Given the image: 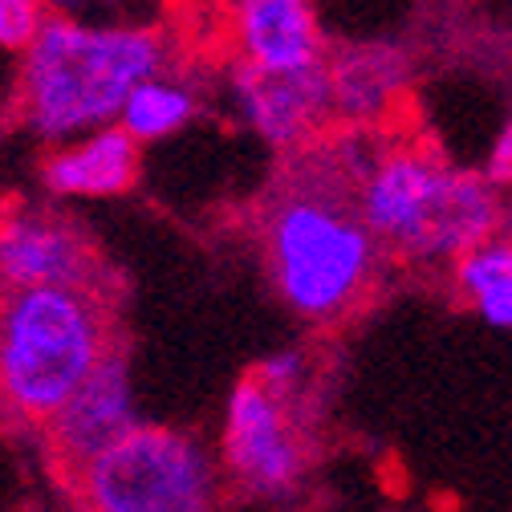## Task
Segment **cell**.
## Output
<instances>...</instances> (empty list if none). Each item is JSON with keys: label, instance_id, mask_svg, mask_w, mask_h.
Returning <instances> with one entry per match:
<instances>
[{"label": "cell", "instance_id": "1", "mask_svg": "<svg viewBox=\"0 0 512 512\" xmlns=\"http://www.w3.org/2000/svg\"><path fill=\"white\" fill-rule=\"evenodd\" d=\"M171 57V29H82L45 17L25 49L17 114L37 139L102 131L135 86L167 74Z\"/></svg>", "mask_w": 512, "mask_h": 512}, {"label": "cell", "instance_id": "2", "mask_svg": "<svg viewBox=\"0 0 512 512\" xmlns=\"http://www.w3.org/2000/svg\"><path fill=\"white\" fill-rule=\"evenodd\" d=\"M114 346L106 293L0 289V415L41 427Z\"/></svg>", "mask_w": 512, "mask_h": 512}, {"label": "cell", "instance_id": "3", "mask_svg": "<svg viewBox=\"0 0 512 512\" xmlns=\"http://www.w3.org/2000/svg\"><path fill=\"white\" fill-rule=\"evenodd\" d=\"M358 216L374 240L419 261H460L500 228L484 175L452 171L423 151L382 155L358 183Z\"/></svg>", "mask_w": 512, "mask_h": 512}, {"label": "cell", "instance_id": "4", "mask_svg": "<svg viewBox=\"0 0 512 512\" xmlns=\"http://www.w3.org/2000/svg\"><path fill=\"white\" fill-rule=\"evenodd\" d=\"M269 265L281 297L309 322L346 313L370 273L374 236L358 216V200H346L330 175L289 187L269 212Z\"/></svg>", "mask_w": 512, "mask_h": 512}, {"label": "cell", "instance_id": "5", "mask_svg": "<svg viewBox=\"0 0 512 512\" xmlns=\"http://www.w3.org/2000/svg\"><path fill=\"white\" fill-rule=\"evenodd\" d=\"M82 512H212L216 476L204 447L171 427H131L70 488Z\"/></svg>", "mask_w": 512, "mask_h": 512}, {"label": "cell", "instance_id": "6", "mask_svg": "<svg viewBox=\"0 0 512 512\" xmlns=\"http://www.w3.org/2000/svg\"><path fill=\"white\" fill-rule=\"evenodd\" d=\"M106 265L94 240L66 216L0 212V289H74L102 293Z\"/></svg>", "mask_w": 512, "mask_h": 512}, {"label": "cell", "instance_id": "7", "mask_svg": "<svg viewBox=\"0 0 512 512\" xmlns=\"http://www.w3.org/2000/svg\"><path fill=\"white\" fill-rule=\"evenodd\" d=\"M45 460L61 492H70L78 476L106 452L114 439L135 427L131 415V378H126V358L114 346L82 387L61 403L45 423Z\"/></svg>", "mask_w": 512, "mask_h": 512}, {"label": "cell", "instance_id": "8", "mask_svg": "<svg viewBox=\"0 0 512 512\" xmlns=\"http://www.w3.org/2000/svg\"><path fill=\"white\" fill-rule=\"evenodd\" d=\"M228 468L252 488H289L305 464L301 443L285 419V403L273 399L252 374L240 378L228 403V431H224Z\"/></svg>", "mask_w": 512, "mask_h": 512}, {"label": "cell", "instance_id": "9", "mask_svg": "<svg viewBox=\"0 0 512 512\" xmlns=\"http://www.w3.org/2000/svg\"><path fill=\"white\" fill-rule=\"evenodd\" d=\"M240 66L261 74H301L322 66V33L309 0H220Z\"/></svg>", "mask_w": 512, "mask_h": 512}, {"label": "cell", "instance_id": "10", "mask_svg": "<svg viewBox=\"0 0 512 512\" xmlns=\"http://www.w3.org/2000/svg\"><path fill=\"white\" fill-rule=\"evenodd\" d=\"M236 102L256 135L285 147L305 139L330 110V82L326 66H313L301 74H261V70H236Z\"/></svg>", "mask_w": 512, "mask_h": 512}, {"label": "cell", "instance_id": "11", "mask_svg": "<svg viewBox=\"0 0 512 512\" xmlns=\"http://www.w3.org/2000/svg\"><path fill=\"white\" fill-rule=\"evenodd\" d=\"M139 175V143L122 126H102L70 151L45 163V183L57 196H118Z\"/></svg>", "mask_w": 512, "mask_h": 512}, {"label": "cell", "instance_id": "12", "mask_svg": "<svg viewBox=\"0 0 512 512\" xmlns=\"http://www.w3.org/2000/svg\"><path fill=\"white\" fill-rule=\"evenodd\" d=\"M330 110L350 118H374L403 82V61L391 49H350L326 70Z\"/></svg>", "mask_w": 512, "mask_h": 512}, {"label": "cell", "instance_id": "13", "mask_svg": "<svg viewBox=\"0 0 512 512\" xmlns=\"http://www.w3.org/2000/svg\"><path fill=\"white\" fill-rule=\"evenodd\" d=\"M456 281L484 322L512 330V240L492 236L456 261Z\"/></svg>", "mask_w": 512, "mask_h": 512}, {"label": "cell", "instance_id": "14", "mask_svg": "<svg viewBox=\"0 0 512 512\" xmlns=\"http://www.w3.org/2000/svg\"><path fill=\"white\" fill-rule=\"evenodd\" d=\"M179 0H41L45 17L82 29H171Z\"/></svg>", "mask_w": 512, "mask_h": 512}, {"label": "cell", "instance_id": "15", "mask_svg": "<svg viewBox=\"0 0 512 512\" xmlns=\"http://www.w3.org/2000/svg\"><path fill=\"white\" fill-rule=\"evenodd\" d=\"M191 114H196V94L179 82L151 78V82L131 90L118 118H122V131L135 143H143V139H163V135L179 131Z\"/></svg>", "mask_w": 512, "mask_h": 512}, {"label": "cell", "instance_id": "16", "mask_svg": "<svg viewBox=\"0 0 512 512\" xmlns=\"http://www.w3.org/2000/svg\"><path fill=\"white\" fill-rule=\"evenodd\" d=\"M41 21V0H0V49H29Z\"/></svg>", "mask_w": 512, "mask_h": 512}, {"label": "cell", "instance_id": "17", "mask_svg": "<svg viewBox=\"0 0 512 512\" xmlns=\"http://www.w3.org/2000/svg\"><path fill=\"white\" fill-rule=\"evenodd\" d=\"M484 183L488 187H508L512 183V122L500 131V139H496V147H492V155H488V167H484Z\"/></svg>", "mask_w": 512, "mask_h": 512}]
</instances>
